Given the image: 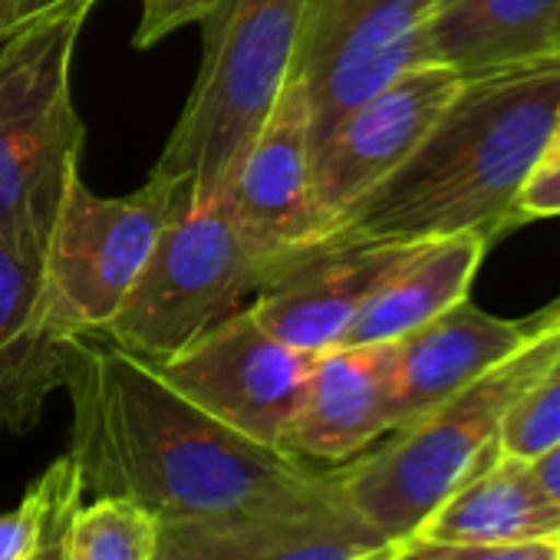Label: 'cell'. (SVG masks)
<instances>
[{"mask_svg": "<svg viewBox=\"0 0 560 560\" xmlns=\"http://www.w3.org/2000/svg\"><path fill=\"white\" fill-rule=\"evenodd\" d=\"M159 521L142 504L103 494L70 521V560H152Z\"/></svg>", "mask_w": 560, "mask_h": 560, "instance_id": "cell-20", "label": "cell"}, {"mask_svg": "<svg viewBox=\"0 0 560 560\" xmlns=\"http://www.w3.org/2000/svg\"><path fill=\"white\" fill-rule=\"evenodd\" d=\"M90 4L0 40V237L47 247L67 182L80 172L83 119L70 70Z\"/></svg>", "mask_w": 560, "mask_h": 560, "instance_id": "cell-6", "label": "cell"}, {"mask_svg": "<svg viewBox=\"0 0 560 560\" xmlns=\"http://www.w3.org/2000/svg\"><path fill=\"white\" fill-rule=\"evenodd\" d=\"M553 311H557V314H560V304H553Z\"/></svg>", "mask_w": 560, "mask_h": 560, "instance_id": "cell-33", "label": "cell"}, {"mask_svg": "<svg viewBox=\"0 0 560 560\" xmlns=\"http://www.w3.org/2000/svg\"><path fill=\"white\" fill-rule=\"evenodd\" d=\"M557 353L560 314L550 307L537 317L530 340L504 363L334 468L340 501L386 540L399 544L412 537V530L501 448L508 412Z\"/></svg>", "mask_w": 560, "mask_h": 560, "instance_id": "cell-3", "label": "cell"}, {"mask_svg": "<svg viewBox=\"0 0 560 560\" xmlns=\"http://www.w3.org/2000/svg\"><path fill=\"white\" fill-rule=\"evenodd\" d=\"M307 0H218L198 21L201 70L152 175L185 188L188 205L228 191L241 155L291 80Z\"/></svg>", "mask_w": 560, "mask_h": 560, "instance_id": "cell-4", "label": "cell"}, {"mask_svg": "<svg viewBox=\"0 0 560 560\" xmlns=\"http://www.w3.org/2000/svg\"><path fill=\"white\" fill-rule=\"evenodd\" d=\"M67 343L44 314V250L0 237V419L8 425L37 422L63 383Z\"/></svg>", "mask_w": 560, "mask_h": 560, "instance_id": "cell-15", "label": "cell"}, {"mask_svg": "<svg viewBox=\"0 0 560 560\" xmlns=\"http://www.w3.org/2000/svg\"><path fill=\"white\" fill-rule=\"evenodd\" d=\"M442 4H448V0H435V8H442Z\"/></svg>", "mask_w": 560, "mask_h": 560, "instance_id": "cell-30", "label": "cell"}, {"mask_svg": "<svg viewBox=\"0 0 560 560\" xmlns=\"http://www.w3.org/2000/svg\"><path fill=\"white\" fill-rule=\"evenodd\" d=\"M73 4H96V0H0V40L57 14Z\"/></svg>", "mask_w": 560, "mask_h": 560, "instance_id": "cell-27", "label": "cell"}, {"mask_svg": "<svg viewBox=\"0 0 560 560\" xmlns=\"http://www.w3.org/2000/svg\"><path fill=\"white\" fill-rule=\"evenodd\" d=\"M553 159H560V106H557L553 129H550V139H547V149H544V159L540 162H553Z\"/></svg>", "mask_w": 560, "mask_h": 560, "instance_id": "cell-29", "label": "cell"}, {"mask_svg": "<svg viewBox=\"0 0 560 560\" xmlns=\"http://www.w3.org/2000/svg\"><path fill=\"white\" fill-rule=\"evenodd\" d=\"M485 247L488 241L478 234L419 241L376 284L340 347L396 343L465 301Z\"/></svg>", "mask_w": 560, "mask_h": 560, "instance_id": "cell-18", "label": "cell"}, {"mask_svg": "<svg viewBox=\"0 0 560 560\" xmlns=\"http://www.w3.org/2000/svg\"><path fill=\"white\" fill-rule=\"evenodd\" d=\"M188 208L182 185L149 175L122 198H103L73 172L44 247V314L60 337L100 334L126 304L162 228Z\"/></svg>", "mask_w": 560, "mask_h": 560, "instance_id": "cell-7", "label": "cell"}, {"mask_svg": "<svg viewBox=\"0 0 560 560\" xmlns=\"http://www.w3.org/2000/svg\"><path fill=\"white\" fill-rule=\"evenodd\" d=\"M530 465H534V475H537L540 488L547 491V498L560 511V442L550 445L547 452H540L537 458H530Z\"/></svg>", "mask_w": 560, "mask_h": 560, "instance_id": "cell-28", "label": "cell"}, {"mask_svg": "<svg viewBox=\"0 0 560 560\" xmlns=\"http://www.w3.org/2000/svg\"><path fill=\"white\" fill-rule=\"evenodd\" d=\"M419 241H386L330 234L304 247L270 284L254 298V320L304 353H324L343 343L360 307L380 280Z\"/></svg>", "mask_w": 560, "mask_h": 560, "instance_id": "cell-12", "label": "cell"}, {"mask_svg": "<svg viewBox=\"0 0 560 560\" xmlns=\"http://www.w3.org/2000/svg\"><path fill=\"white\" fill-rule=\"evenodd\" d=\"M412 537L442 544L557 540L560 511L540 488L534 465L498 448L412 530Z\"/></svg>", "mask_w": 560, "mask_h": 560, "instance_id": "cell-17", "label": "cell"}, {"mask_svg": "<svg viewBox=\"0 0 560 560\" xmlns=\"http://www.w3.org/2000/svg\"><path fill=\"white\" fill-rule=\"evenodd\" d=\"M399 425L396 343L334 347L317 353L304 406L284 452L343 465Z\"/></svg>", "mask_w": 560, "mask_h": 560, "instance_id": "cell-14", "label": "cell"}, {"mask_svg": "<svg viewBox=\"0 0 560 560\" xmlns=\"http://www.w3.org/2000/svg\"><path fill=\"white\" fill-rule=\"evenodd\" d=\"M560 442V353L537 383L514 402L501 425V448L517 458H537Z\"/></svg>", "mask_w": 560, "mask_h": 560, "instance_id": "cell-21", "label": "cell"}, {"mask_svg": "<svg viewBox=\"0 0 560 560\" xmlns=\"http://www.w3.org/2000/svg\"><path fill=\"white\" fill-rule=\"evenodd\" d=\"M560 0H448L435 8L422 57L462 77L557 50Z\"/></svg>", "mask_w": 560, "mask_h": 560, "instance_id": "cell-19", "label": "cell"}, {"mask_svg": "<svg viewBox=\"0 0 560 560\" xmlns=\"http://www.w3.org/2000/svg\"><path fill=\"white\" fill-rule=\"evenodd\" d=\"M557 106L560 54L462 77L412 155L337 231L386 241L498 237L517 224V195L544 159Z\"/></svg>", "mask_w": 560, "mask_h": 560, "instance_id": "cell-2", "label": "cell"}, {"mask_svg": "<svg viewBox=\"0 0 560 560\" xmlns=\"http://www.w3.org/2000/svg\"><path fill=\"white\" fill-rule=\"evenodd\" d=\"M462 73L445 63L419 60L386 86L347 109L334 129L314 142V195L334 221L386 182L432 129L445 103L455 96Z\"/></svg>", "mask_w": 560, "mask_h": 560, "instance_id": "cell-10", "label": "cell"}, {"mask_svg": "<svg viewBox=\"0 0 560 560\" xmlns=\"http://www.w3.org/2000/svg\"><path fill=\"white\" fill-rule=\"evenodd\" d=\"M314 360V353L267 334L247 307L152 366L172 389L228 429L284 452Z\"/></svg>", "mask_w": 560, "mask_h": 560, "instance_id": "cell-8", "label": "cell"}, {"mask_svg": "<svg viewBox=\"0 0 560 560\" xmlns=\"http://www.w3.org/2000/svg\"><path fill=\"white\" fill-rule=\"evenodd\" d=\"M560 218V159L537 162L517 195V221Z\"/></svg>", "mask_w": 560, "mask_h": 560, "instance_id": "cell-26", "label": "cell"}, {"mask_svg": "<svg viewBox=\"0 0 560 560\" xmlns=\"http://www.w3.org/2000/svg\"><path fill=\"white\" fill-rule=\"evenodd\" d=\"M73 468V458L63 455L57 458L37 481L34 488L24 494V501L0 514V560H31L37 540H40V530H44V521H47V511L67 478V471Z\"/></svg>", "mask_w": 560, "mask_h": 560, "instance_id": "cell-22", "label": "cell"}, {"mask_svg": "<svg viewBox=\"0 0 560 560\" xmlns=\"http://www.w3.org/2000/svg\"><path fill=\"white\" fill-rule=\"evenodd\" d=\"M557 50H560V27H557Z\"/></svg>", "mask_w": 560, "mask_h": 560, "instance_id": "cell-32", "label": "cell"}, {"mask_svg": "<svg viewBox=\"0 0 560 560\" xmlns=\"http://www.w3.org/2000/svg\"><path fill=\"white\" fill-rule=\"evenodd\" d=\"M386 540L343 501L214 521H165L152 560H389Z\"/></svg>", "mask_w": 560, "mask_h": 560, "instance_id": "cell-13", "label": "cell"}, {"mask_svg": "<svg viewBox=\"0 0 560 560\" xmlns=\"http://www.w3.org/2000/svg\"><path fill=\"white\" fill-rule=\"evenodd\" d=\"M557 560H560V537H557Z\"/></svg>", "mask_w": 560, "mask_h": 560, "instance_id": "cell-31", "label": "cell"}, {"mask_svg": "<svg viewBox=\"0 0 560 560\" xmlns=\"http://www.w3.org/2000/svg\"><path fill=\"white\" fill-rule=\"evenodd\" d=\"M96 4H100V0H96Z\"/></svg>", "mask_w": 560, "mask_h": 560, "instance_id": "cell-34", "label": "cell"}, {"mask_svg": "<svg viewBox=\"0 0 560 560\" xmlns=\"http://www.w3.org/2000/svg\"><path fill=\"white\" fill-rule=\"evenodd\" d=\"M435 0H307L294 70L311 96V149L360 100L422 57Z\"/></svg>", "mask_w": 560, "mask_h": 560, "instance_id": "cell-9", "label": "cell"}, {"mask_svg": "<svg viewBox=\"0 0 560 560\" xmlns=\"http://www.w3.org/2000/svg\"><path fill=\"white\" fill-rule=\"evenodd\" d=\"M218 0H142V21L136 31V47H152L162 37L182 31L185 24H198Z\"/></svg>", "mask_w": 560, "mask_h": 560, "instance_id": "cell-25", "label": "cell"}, {"mask_svg": "<svg viewBox=\"0 0 560 560\" xmlns=\"http://www.w3.org/2000/svg\"><path fill=\"white\" fill-rule=\"evenodd\" d=\"M70 458L83 491L119 494L165 521H214L337 504V475L250 442L106 334L67 343Z\"/></svg>", "mask_w": 560, "mask_h": 560, "instance_id": "cell-1", "label": "cell"}, {"mask_svg": "<svg viewBox=\"0 0 560 560\" xmlns=\"http://www.w3.org/2000/svg\"><path fill=\"white\" fill-rule=\"evenodd\" d=\"M389 560H557V540L527 544H442L406 537Z\"/></svg>", "mask_w": 560, "mask_h": 560, "instance_id": "cell-23", "label": "cell"}, {"mask_svg": "<svg viewBox=\"0 0 560 560\" xmlns=\"http://www.w3.org/2000/svg\"><path fill=\"white\" fill-rule=\"evenodd\" d=\"M311 139V96L294 70L224 191L231 218L260 247L301 250L334 234L314 195Z\"/></svg>", "mask_w": 560, "mask_h": 560, "instance_id": "cell-11", "label": "cell"}, {"mask_svg": "<svg viewBox=\"0 0 560 560\" xmlns=\"http://www.w3.org/2000/svg\"><path fill=\"white\" fill-rule=\"evenodd\" d=\"M80 504H83V478L73 462V468L67 471V478L47 511V521H44V530H40V540H37L31 560H70V521Z\"/></svg>", "mask_w": 560, "mask_h": 560, "instance_id": "cell-24", "label": "cell"}, {"mask_svg": "<svg viewBox=\"0 0 560 560\" xmlns=\"http://www.w3.org/2000/svg\"><path fill=\"white\" fill-rule=\"evenodd\" d=\"M534 330L537 320L527 327L501 320L465 298L396 340L399 425L429 412L442 399L455 396L458 389L504 363L530 340Z\"/></svg>", "mask_w": 560, "mask_h": 560, "instance_id": "cell-16", "label": "cell"}, {"mask_svg": "<svg viewBox=\"0 0 560 560\" xmlns=\"http://www.w3.org/2000/svg\"><path fill=\"white\" fill-rule=\"evenodd\" d=\"M301 250H270L250 241L224 195L188 205L162 228L126 304L100 334L145 363H162L247 311Z\"/></svg>", "mask_w": 560, "mask_h": 560, "instance_id": "cell-5", "label": "cell"}]
</instances>
